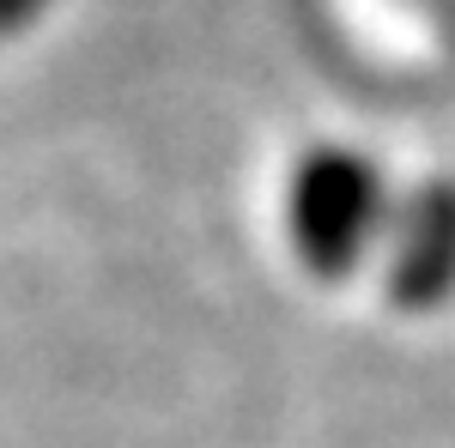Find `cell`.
<instances>
[{
    "label": "cell",
    "instance_id": "1",
    "mask_svg": "<svg viewBox=\"0 0 455 448\" xmlns=\"http://www.w3.org/2000/svg\"><path fill=\"white\" fill-rule=\"evenodd\" d=\"M388 176L358 145H310L285 176V242L298 267L322 285H347L364 261H377L388 231Z\"/></svg>",
    "mask_w": 455,
    "mask_h": 448
},
{
    "label": "cell",
    "instance_id": "2",
    "mask_svg": "<svg viewBox=\"0 0 455 448\" xmlns=\"http://www.w3.org/2000/svg\"><path fill=\"white\" fill-rule=\"evenodd\" d=\"M377 279L401 315H431L455 297V176H419L395 194Z\"/></svg>",
    "mask_w": 455,
    "mask_h": 448
},
{
    "label": "cell",
    "instance_id": "3",
    "mask_svg": "<svg viewBox=\"0 0 455 448\" xmlns=\"http://www.w3.org/2000/svg\"><path fill=\"white\" fill-rule=\"evenodd\" d=\"M49 6H55V0H0V43H6V36H25L31 25H43Z\"/></svg>",
    "mask_w": 455,
    "mask_h": 448
}]
</instances>
